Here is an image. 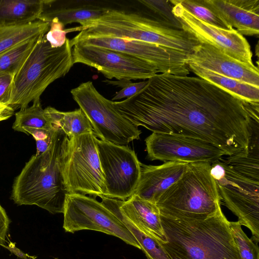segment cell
Segmentation results:
<instances>
[{
  "instance_id": "83f0119b",
  "label": "cell",
  "mask_w": 259,
  "mask_h": 259,
  "mask_svg": "<svg viewBox=\"0 0 259 259\" xmlns=\"http://www.w3.org/2000/svg\"><path fill=\"white\" fill-rule=\"evenodd\" d=\"M177 1L191 14L209 24L226 30L233 28L206 6L202 0Z\"/></svg>"
},
{
  "instance_id": "cb8c5ba5",
  "label": "cell",
  "mask_w": 259,
  "mask_h": 259,
  "mask_svg": "<svg viewBox=\"0 0 259 259\" xmlns=\"http://www.w3.org/2000/svg\"><path fill=\"white\" fill-rule=\"evenodd\" d=\"M54 128L61 130L69 139L87 133H94L92 125L80 108L62 112L52 107L45 109Z\"/></svg>"
},
{
  "instance_id": "44dd1931",
  "label": "cell",
  "mask_w": 259,
  "mask_h": 259,
  "mask_svg": "<svg viewBox=\"0 0 259 259\" xmlns=\"http://www.w3.org/2000/svg\"><path fill=\"white\" fill-rule=\"evenodd\" d=\"M44 0H0V26L27 25L38 20Z\"/></svg>"
},
{
  "instance_id": "836d02e7",
  "label": "cell",
  "mask_w": 259,
  "mask_h": 259,
  "mask_svg": "<svg viewBox=\"0 0 259 259\" xmlns=\"http://www.w3.org/2000/svg\"><path fill=\"white\" fill-rule=\"evenodd\" d=\"M10 223V220L5 209L0 204V245L5 241Z\"/></svg>"
},
{
  "instance_id": "7402d4cb",
  "label": "cell",
  "mask_w": 259,
  "mask_h": 259,
  "mask_svg": "<svg viewBox=\"0 0 259 259\" xmlns=\"http://www.w3.org/2000/svg\"><path fill=\"white\" fill-rule=\"evenodd\" d=\"M189 71L243 101L259 104V87L220 75L195 65L187 63Z\"/></svg>"
},
{
  "instance_id": "5bb4252c",
  "label": "cell",
  "mask_w": 259,
  "mask_h": 259,
  "mask_svg": "<svg viewBox=\"0 0 259 259\" xmlns=\"http://www.w3.org/2000/svg\"><path fill=\"white\" fill-rule=\"evenodd\" d=\"M145 144L147 158L152 161L212 163L227 156L210 143L183 135L152 133Z\"/></svg>"
},
{
  "instance_id": "e0dca14e",
  "label": "cell",
  "mask_w": 259,
  "mask_h": 259,
  "mask_svg": "<svg viewBox=\"0 0 259 259\" xmlns=\"http://www.w3.org/2000/svg\"><path fill=\"white\" fill-rule=\"evenodd\" d=\"M188 163L168 161L151 165L141 163L140 178L133 195L156 204L161 195L182 177Z\"/></svg>"
},
{
  "instance_id": "2e32d148",
  "label": "cell",
  "mask_w": 259,
  "mask_h": 259,
  "mask_svg": "<svg viewBox=\"0 0 259 259\" xmlns=\"http://www.w3.org/2000/svg\"><path fill=\"white\" fill-rule=\"evenodd\" d=\"M187 63L259 87L258 67L238 61L207 44L196 46L189 55Z\"/></svg>"
},
{
  "instance_id": "d4e9b609",
  "label": "cell",
  "mask_w": 259,
  "mask_h": 259,
  "mask_svg": "<svg viewBox=\"0 0 259 259\" xmlns=\"http://www.w3.org/2000/svg\"><path fill=\"white\" fill-rule=\"evenodd\" d=\"M50 27L49 23L40 20L24 25L0 26V55L23 41L44 36Z\"/></svg>"
},
{
  "instance_id": "4316f807",
  "label": "cell",
  "mask_w": 259,
  "mask_h": 259,
  "mask_svg": "<svg viewBox=\"0 0 259 259\" xmlns=\"http://www.w3.org/2000/svg\"><path fill=\"white\" fill-rule=\"evenodd\" d=\"M41 37L23 41L1 54L0 72H10L14 74L22 61L32 50L36 42Z\"/></svg>"
},
{
  "instance_id": "4fadbf2b",
  "label": "cell",
  "mask_w": 259,
  "mask_h": 259,
  "mask_svg": "<svg viewBox=\"0 0 259 259\" xmlns=\"http://www.w3.org/2000/svg\"><path fill=\"white\" fill-rule=\"evenodd\" d=\"M73 47V64L94 67L108 79H148L159 73L152 65L120 52L79 43Z\"/></svg>"
},
{
  "instance_id": "30bf717a",
  "label": "cell",
  "mask_w": 259,
  "mask_h": 259,
  "mask_svg": "<svg viewBox=\"0 0 259 259\" xmlns=\"http://www.w3.org/2000/svg\"><path fill=\"white\" fill-rule=\"evenodd\" d=\"M63 213V228L66 232L73 233L85 230L101 232L140 249L138 242L128 228L94 197L68 194Z\"/></svg>"
},
{
  "instance_id": "7c38bea8",
  "label": "cell",
  "mask_w": 259,
  "mask_h": 259,
  "mask_svg": "<svg viewBox=\"0 0 259 259\" xmlns=\"http://www.w3.org/2000/svg\"><path fill=\"white\" fill-rule=\"evenodd\" d=\"M104 48L131 55L156 68L159 73L187 76L189 54L156 44L117 37H89L75 42Z\"/></svg>"
},
{
  "instance_id": "d6a6232c",
  "label": "cell",
  "mask_w": 259,
  "mask_h": 259,
  "mask_svg": "<svg viewBox=\"0 0 259 259\" xmlns=\"http://www.w3.org/2000/svg\"><path fill=\"white\" fill-rule=\"evenodd\" d=\"M13 76L12 73L0 72V104L8 105Z\"/></svg>"
},
{
  "instance_id": "6da1fadb",
  "label": "cell",
  "mask_w": 259,
  "mask_h": 259,
  "mask_svg": "<svg viewBox=\"0 0 259 259\" xmlns=\"http://www.w3.org/2000/svg\"><path fill=\"white\" fill-rule=\"evenodd\" d=\"M148 81L134 96L113 101L135 126L201 139L227 156L247 149L259 122V104L243 101L198 77L158 73Z\"/></svg>"
},
{
  "instance_id": "9a60e30c",
  "label": "cell",
  "mask_w": 259,
  "mask_h": 259,
  "mask_svg": "<svg viewBox=\"0 0 259 259\" xmlns=\"http://www.w3.org/2000/svg\"><path fill=\"white\" fill-rule=\"evenodd\" d=\"M169 2L172 13L182 29L200 43L210 45L238 61L254 65L248 42L236 29L226 30L209 24L191 14L177 0Z\"/></svg>"
},
{
  "instance_id": "e575fe53",
  "label": "cell",
  "mask_w": 259,
  "mask_h": 259,
  "mask_svg": "<svg viewBox=\"0 0 259 259\" xmlns=\"http://www.w3.org/2000/svg\"><path fill=\"white\" fill-rule=\"evenodd\" d=\"M6 248L12 253L20 258L29 259V257H31L27 254L23 252L21 250L17 248L14 243L10 242L8 245L6 246Z\"/></svg>"
},
{
  "instance_id": "8fae6325",
  "label": "cell",
  "mask_w": 259,
  "mask_h": 259,
  "mask_svg": "<svg viewBox=\"0 0 259 259\" xmlns=\"http://www.w3.org/2000/svg\"><path fill=\"white\" fill-rule=\"evenodd\" d=\"M96 145L106 189L105 197L124 201L131 197L138 185L141 162L135 152L96 139Z\"/></svg>"
},
{
  "instance_id": "ac0fdd59",
  "label": "cell",
  "mask_w": 259,
  "mask_h": 259,
  "mask_svg": "<svg viewBox=\"0 0 259 259\" xmlns=\"http://www.w3.org/2000/svg\"><path fill=\"white\" fill-rule=\"evenodd\" d=\"M202 1L241 35H258L259 0Z\"/></svg>"
},
{
  "instance_id": "d590c367",
  "label": "cell",
  "mask_w": 259,
  "mask_h": 259,
  "mask_svg": "<svg viewBox=\"0 0 259 259\" xmlns=\"http://www.w3.org/2000/svg\"><path fill=\"white\" fill-rule=\"evenodd\" d=\"M55 259H58V258H55Z\"/></svg>"
},
{
  "instance_id": "ffe728a7",
  "label": "cell",
  "mask_w": 259,
  "mask_h": 259,
  "mask_svg": "<svg viewBox=\"0 0 259 259\" xmlns=\"http://www.w3.org/2000/svg\"><path fill=\"white\" fill-rule=\"evenodd\" d=\"M110 9L92 4L55 7L52 4V0H44L43 11L38 20L50 23L55 20L63 26L78 23L80 26L77 29H80L88 27L92 22L101 18Z\"/></svg>"
},
{
  "instance_id": "603a6c76",
  "label": "cell",
  "mask_w": 259,
  "mask_h": 259,
  "mask_svg": "<svg viewBox=\"0 0 259 259\" xmlns=\"http://www.w3.org/2000/svg\"><path fill=\"white\" fill-rule=\"evenodd\" d=\"M101 202L105 205L130 231L138 242L140 249L148 259H171L159 241L155 238L137 228L122 214L116 205L115 199L102 197Z\"/></svg>"
},
{
  "instance_id": "277c9868",
  "label": "cell",
  "mask_w": 259,
  "mask_h": 259,
  "mask_svg": "<svg viewBox=\"0 0 259 259\" xmlns=\"http://www.w3.org/2000/svg\"><path fill=\"white\" fill-rule=\"evenodd\" d=\"M68 137L57 130L44 153L33 155L13 185L11 198L19 205H35L52 214L63 213L66 196L61 172Z\"/></svg>"
},
{
  "instance_id": "52a82bcc",
  "label": "cell",
  "mask_w": 259,
  "mask_h": 259,
  "mask_svg": "<svg viewBox=\"0 0 259 259\" xmlns=\"http://www.w3.org/2000/svg\"><path fill=\"white\" fill-rule=\"evenodd\" d=\"M211 163H189L182 177L160 196L161 215L182 220H204L221 208V198L210 174Z\"/></svg>"
},
{
  "instance_id": "d6986e66",
  "label": "cell",
  "mask_w": 259,
  "mask_h": 259,
  "mask_svg": "<svg viewBox=\"0 0 259 259\" xmlns=\"http://www.w3.org/2000/svg\"><path fill=\"white\" fill-rule=\"evenodd\" d=\"M115 201L120 212L137 228L159 242L167 241L156 204L135 195L124 201L115 199Z\"/></svg>"
},
{
  "instance_id": "9c48e42d",
  "label": "cell",
  "mask_w": 259,
  "mask_h": 259,
  "mask_svg": "<svg viewBox=\"0 0 259 259\" xmlns=\"http://www.w3.org/2000/svg\"><path fill=\"white\" fill-rule=\"evenodd\" d=\"M70 93L89 120L96 138L120 146L140 139L141 131L123 117L91 81L81 83Z\"/></svg>"
},
{
  "instance_id": "8992f818",
  "label": "cell",
  "mask_w": 259,
  "mask_h": 259,
  "mask_svg": "<svg viewBox=\"0 0 259 259\" xmlns=\"http://www.w3.org/2000/svg\"><path fill=\"white\" fill-rule=\"evenodd\" d=\"M70 40L52 47L46 34L36 42L14 74L8 106L15 111L40 100L47 88L65 76L73 65Z\"/></svg>"
},
{
  "instance_id": "7a4b0ae2",
  "label": "cell",
  "mask_w": 259,
  "mask_h": 259,
  "mask_svg": "<svg viewBox=\"0 0 259 259\" xmlns=\"http://www.w3.org/2000/svg\"><path fill=\"white\" fill-rule=\"evenodd\" d=\"M210 174L224 204L238 222L259 241V131H254L247 150L210 163Z\"/></svg>"
},
{
  "instance_id": "3957f363",
  "label": "cell",
  "mask_w": 259,
  "mask_h": 259,
  "mask_svg": "<svg viewBox=\"0 0 259 259\" xmlns=\"http://www.w3.org/2000/svg\"><path fill=\"white\" fill-rule=\"evenodd\" d=\"M171 259H241L229 221L221 208L204 220H182L160 214Z\"/></svg>"
},
{
  "instance_id": "484cf974",
  "label": "cell",
  "mask_w": 259,
  "mask_h": 259,
  "mask_svg": "<svg viewBox=\"0 0 259 259\" xmlns=\"http://www.w3.org/2000/svg\"><path fill=\"white\" fill-rule=\"evenodd\" d=\"M12 128L16 131L23 133L29 128L46 130L56 129L45 109L42 108L40 100L34 101L31 106L17 112Z\"/></svg>"
},
{
  "instance_id": "f546056e",
  "label": "cell",
  "mask_w": 259,
  "mask_h": 259,
  "mask_svg": "<svg viewBox=\"0 0 259 259\" xmlns=\"http://www.w3.org/2000/svg\"><path fill=\"white\" fill-rule=\"evenodd\" d=\"M138 2L154 13L158 18L182 28L172 13V5L169 1H145Z\"/></svg>"
},
{
  "instance_id": "4dcf8cb0",
  "label": "cell",
  "mask_w": 259,
  "mask_h": 259,
  "mask_svg": "<svg viewBox=\"0 0 259 259\" xmlns=\"http://www.w3.org/2000/svg\"><path fill=\"white\" fill-rule=\"evenodd\" d=\"M108 84L120 87L121 89L117 92L112 101L125 98L128 99L142 90L147 84L148 80L138 82H133L130 80L122 79L118 81L104 80Z\"/></svg>"
},
{
  "instance_id": "ba28073f",
  "label": "cell",
  "mask_w": 259,
  "mask_h": 259,
  "mask_svg": "<svg viewBox=\"0 0 259 259\" xmlns=\"http://www.w3.org/2000/svg\"><path fill=\"white\" fill-rule=\"evenodd\" d=\"M94 133L68 139L61 163L65 189L68 194L105 197L106 189Z\"/></svg>"
},
{
  "instance_id": "5b68a950",
  "label": "cell",
  "mask_w": 259,
  "mask_h": 259,
  "mask_svg": "<svg viewBox=\"0 0 259 259\" xmlns=\"http://www.w3.org/2000/svg\"><path fill=\"white\" fill-rule=\"evenodd\" d=\"M78 31L80 32L70 40L72 47L82 38L109 36L154 44L190 54L199 44L182 28L157 17L151 18L138 13L113 9Z\"/></svg>"
},
{
  "instance_id": "1f68e13d",
  "label": "cell",
  "mask_w": 259,
  "mask_h": 259,
  "mask_svg": "<svg viewBox=\"0 0 259 259\" xmlns=\"http://www.w3.org/2000/svg\"><path fill=\"white\" fill-rule=\"evenodd\" d=\"M49 31L46 34L47 39L52 47L61 46L65 41V34L67 33L63 29L64 26L58 21L53 20L50 23Z\"/></svg>"
},
{
  "instance_id": "f1b7e54d",
  "label": "cell",
  "mask_w": 259,
  "mask_h": 259,
  "mask_svg": "<svg viewBox=\"0 0 259 259\" xmlns=\"http://www.w3.org/2000/svg\"><path fill=\"white\" fill-rule=\"evenodd\" d=\"M229 225L241 259H259L258 246L247 237L241 225L238 222H230Z\"/></svg>"
}]
</instances>
